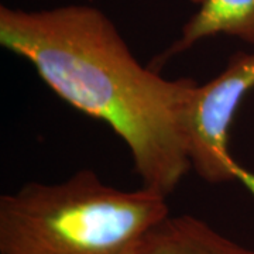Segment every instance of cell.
I'll return each mask as SVG.
<instances>
[{
    "label": "cell",
    "instance_id": "2",
    "mask_svg": "<svg viewBox=\"0 0 254 254\" xmlns=\"http://www.w3.org/2000/svg\"><path fill=\"white\" fill-rule=\"evenodd\" d=\"M170 215L167 196L108 185L92 170L0 196V254H131Z\"/></svg>",
    "mask_w": 254,
    "mask_h": 254
},
{
    "label": "cell",
    "instance_id": "1",
    "mask_svg": "<svg viewBox=\"0 0 254 254\" xmlns=\"http://www.w3.org/2000/svg\"><path fill=\"white\" fill-rule=\"evenodd\" d=\"M0 44L31 64L60 99L120 137L141 187L168 198L192 171L188 123L199 83L141 65L100 9L1 4Z\"/></svg>",
    "mask_w": 254,
    "mask_h": 254
},
{
    "label": "cell",
    "instance_id": "3",
    "mask_svg": "<svg viewBox=\"0 0 254 254\" xmlns=\"http://www.w3.org/2000/svg\"><path fill=\"white\" fill-rule=\"evenodd\" d=\"M254 91V53L237 51L223 71L199 83L190 113L192 171L218 185L243 178L245 171L229 151L230 130L245 98Z\"/></svg>",
    "mask_w": 254,
    "mask_h": 254
},
{
    "label": "cell",
    "instance_id": "5",
    "mask_svg": "<svg viewBox=\"0 0 254 254\" xmlns=\"http://www.w3.org/2000/svg\"><path fill=\"white\" fill-rule=\"evenodd\" d=\"M131 254H254V249L223 236L202 219L170 213L145 232Z\"/></svg>",
    "mask_w": 254,
    "mask_h": 254
},
{
    "label": "cell",
    "instance_id": "4",
    "mask_svg": "<svg viewBox=\"0 0 254 254\" xmlns=\"http://www.w3.org/2000/svg\"><path fill=\"white\" fill-rule=\"evenodd\" d=\"M216 36L254 46V0H199V7L184 24L180 37L148 65L160 71L170 60Z\"/></svg>",
    "mask_w": 254,
    "mask_h": 254
}]
</instances>
